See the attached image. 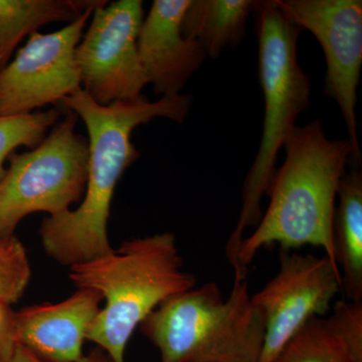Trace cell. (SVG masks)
I'll use <instances>...</instances> for the list:
<instances>
[{
    "label": "cell",
    "mask_w": 362,
    "mask_h": 362,
    "mask_svg": "<svg viewBox=\"0 0 362 362\" xmlns=\"http://www.w3.org/2000/svg\"><path fill=\"white\" fill-rule=\"evenodd\" d=\"M13 312L9 306L0 304V362H9L16 350Z\"/></svg>",
    "instance_id": "20"
},
{
    "label": "cell",
    "mask_w": 362,
    "mask_h": 362,
    "mask_svg": "<svg viewBox=\"0 0 362 362\" xmlns=\"http://www.w3.org/2000/svg\"><path fill=\"white\" fill-rule=\"evenodd\" d=\"M30 261L25 247L13 235H0V304L16 303L30 283Z\"/></svg>",
    "instance_id": "18"
},
{
    "label": "cell",
    "mask_w": 362,
    "mask_h": 362,
    "mask_svg": "<svg viewBox=\"0 0 362 362\" xmlns=\"http://www.w3.org/2000/svg\"><path fill=\"white\" fill-rule=\"evenodd\" d=\"M9 362H47L42 361L39 356H35L32 351L25 349L23 345H16L13 356Z\"/></svg>",
    "instance_id": "21"
},
{
    "label": "cell",
    "mask_w": 362,
    "mask_h": 362,
    "mask_svg": "<svg viewBox=\"0 0 362 362\" xmlns=\"http://www.w3.org/2000/svg\"><path fill=\"white\" fill-rule=\"evenodd\" d=\"M77 120L68 110L35 148L11 156L0 181V235H13L28 214L45 211L59 216L80 201L87 185L89 141L76 133Z\"/></svg>",
    "instance_id": "6"
},
{
    "label": "cell",
    "mask_w": 362,
    "mask_h": 362,
    "mask_svg": "<svg viewBox=\"0 0 362 362\" xmlns=\"http://www.w3.org/2000/svg\"><path fill=\"white\" fill-rule=\"evenodd\" d=\"M259 1L252 0H192L181 23L185 37L197 40L207 57L218 58L228 47L244 39L247 20Z\"/></svg>",
    "instance_id": "14"
},
{
    "label": "cell",
    "mask_w": 362,
    "mask_h": 362,
    "mask_svg": "<svg viewBox=\"0 0 362 362\" xmlns=\"http://www.w3.org/2000/svg\"><path fill=\"white\" fill-rule=\"evenodd\" d=\"M1 194H2L1 185H0V201H1Z\"/></svg>",
    "instance_id": "23"
},
{
    "label": "cell",
    "mask_w": 362,
    "mask_h": 362,
    "mask_svg": "<svg viewBox=\"0 0 362 362\" xmlns=\"http://www.w3.org/2000/svg\"><path fill=\"white\" fill-rule=\"evenodd\" d=\"M93 13L85 11L58 32L30 33L16 58L0 70V116L26 115L81 89L75 52Z\"/></svg>",
    "instance_id": "10"
},
{
    "label": "cell",
    "mask_w": 362,
    "mask_h": 362,
    "mask_svg": "<svg viewBox=\"0 0 362 362\" xmlns=\"http://www.w3.org/2000/svg\"><path fill=\"white\" fill-rule=\"evenodd\" d=\"M259 42V83L265 98L261 144L243 189L237 226L226 247L233 270L245 230L261 221V202L275 176L276 161L300 114L310 106L311 81L297 58L301 28L288 18L276 0L259 1L256 11Z\"/></svg>",
    "instance_id": "4"
},
{
    "label": "cell",
    "mask_w": 362,
    "mask_h": 362,
    "mask_svg": "<svg viewBox=\"0 0 362 362\" xmlns=\"http://www.w3.org/2000/svg\"><path fill=\"white\" fill-rule=\"evenodd\" d=\"M103 297L78 289L65 301L35 305L13 314L18 344L47 362H80L88 328Z\"/></svg>",
    "instance_id": "12"
},
{
    "label": "cell",
    "mask_w": 362,
    "mask_h": 362,
    "mask_svg": "<svg viewBox=\"0 0 362 362\" xmlns=\"http://www.w3.org/2000/svg\"><path fill=\"white\" fill-rule=\"evenodd\" d=\"M59 115V110L51 109L26 115L0 116V181L6 176L7 157L20 146L35 148L49 128L58 123Z\"/></svg>",
    "instance_id": "17"
},
{
    "label": "cell",
    "mask_w": 362,
    "mask_h": 362,
    "mask_svg": "<svg viewBox=\"0 0 362 362\" xmlns=\"http://www.w3.org/2000/svg\"><path fill=\"white\" fill-rule=\"evenodd\" d=\"M271 362H362L330 317H314L297 331Z\"/></svg>",
    "instance_id": "16"
},
{
    "label": "cell",
    "mask_w": 362,
    "mask_h": 362,
    "mask_svg": "<svg viewBox=\"0 0 362 362\" xmlns=\"http://www.w3.org/2000/svg\"><path fill=\"white\" fill-rule=\"evenodd\" d=\"M80 362H112L110 357L107 356L106 352L99 347L93 349L89 354H84Z\"/></svg>",
    "instance_id": "22"
},
{
    "label": "cell",
    "mask_w": 362,
    "mask_h": 362,
    "mask_svg": "<svg viewBox=\"0 0 362 362\" xmlns=\"http://www.w3.org/2000/svg\"><path fill=\"white\" fill-rule=\"evenodd\" d=\"M100 0H0V70L26 35L54 21L73 23L85 11L106 6Z\"/></svg>",
    "instance_id": "15"
},
{
    "label": "cell",
    "mask_w": 362,
    "mask_h": 362,
    "mask_svg": "<svg viewBox=\"0 0 362 362\" xmlns=\"http://www.w3.org/2000/svg\"><path fill=\"white\" fill-rule=\"evenodd\" d=\"M140 329L161 362H259L265 320L244 279L233 281L226 299L214 282L173 295Z\"/></svg>",
    "instance_id": "5"
},
{
    "label": "cell",
    "mask_w": 362,
    "mask_h": 362,
    "mask_svg": "<svg viewBox=\"0 0 362 362\" xmlns=\"http://www.w3.org/2000/svg\"><path fill=\"white\" fill-rule=\"evenodd\" d=\"M286 158L268 194L270 204L250 237L243 240L235 280L247 279V266L264 247L281 250L307 245L321 247L332 263L335 201L342 176L351 162L358 165L349 140L326 137L320 121L296 126L284 143Z\"/></svg>",
    "instance_id": "2"
},
{
    "label": "cell",
    "mask_w": 362,
    "mask_h": 362,
    "mask_svg": "<svg viewBox=\"0 0 362 362\" xmlns=\"http://www.w3.org/2000/svg\"><path fill=\"white\" fill-rule=\"evenodd\" d=\"M330 318L358 361H362V303L338 301Z\"/></svg>",
    "instance_id": "19"
},
{
    "label": "cell",
    "mask_w": 362,
    "mask_h": 362,
    "mask_svg": "<svg viewBox=\"0 0 362 362\" xmlns=\"http://www.w3.org/2000/svg\"><path fill=\"white\" fill-rule=\"evenodd\" d=\"M62 102L68 110L80 116L87 127V185L82 204L75 211L45 218L40 237L51 258L71 267L113 251L108 237L112 199L121 176L140 156L131 142L133 130L156 118L182 123L192 108V99L180 94L150 102L142 96L101 106L80 89Z\"/></svg>",
    "instance_id": "1"
},
{
    "label": "cell",
    "mask_w": 362,
    "mask_h": 362,
    "mask_svg": "<svg viewBox=\"0 0 362 362\" xmlns=\"http://www.w3.org/2000/svg\"><path fill=\"white\" fill-rule=\"evenodd\" d=\"M182 267L170 233L127 240L117 251L71 266V282L78 289L100 293L106 301L86 339L106 352L112 362H125L126 347L136 328L162 302L194 288V276Z\"/></svg>",
    "instance_id": "3"
},
{
    "label": "cell",
    "mask_w": 362,
    "mask_h": 362,
    "mask_svg": "<svg viewBox=\"0 0 362 362\" xmlns=\"http://www.w3.org/2000/svg\"><path fill=\"white\" fill-rule=\"evenodd\" d=\"M286 16L318 40L325 56V93L339 106L361 163L357 89L362 66L361 0H276Z\"/></svg>",
    "instance_id": "8"
},
{
    "label": "cell",
    "mask_w": 362,
    "mask_h": 362,
    "mask_svg": "<svg viewBox=\"0 0 362 362\" xmlns=\"http://www.w3.org/2000/svg\"><path fill=\"white\" fill-rule=\"evenodd\" d=\"M333 223L335 259L347 301L362 303V175L354 169L340 180Z\"/></svg>",
    "instance_id": "13"
},
{
    "label": "cell",
    "mask_w": 362,
    "mask_h": 362,
    "mask_svg": "<svg viewBox=\"0 0 362 362\" xmlns=\"http://www.w3.org/2000/svg\"><path fill=\"white\" fill-rule=\"evenodd\" d=\"M141 0H120L99 7L75 59L81 89L101 106L142 97L147 80L138 58L137 40L143 23Z\"/></svg>",
    "instance_id": "7"
},
{
    "label": "cell",
    "mask_w": 362,
    "mask_h": 362,
    "mask_svg": "<svg viewBox=\"0 0 362 362\" xmlns=\"http://www.w3.org/2000/svg\"><path fill=\"white\" fill-rule=\"evenodd\" d=\"M341 290L339 268L327 257L281 250L277 275L252 296L265 320L259 362L273 361L302 326L325 315Z\"/></svg>",
    "instance_id": "9"
},
{
    "label": "cell",
    "mask_w": 362,
    "mask_h": 362,
    "mask_svg": "<svg viewBox=\"0 0 362 362\" xmlns=\"http://www.w3.org/2000/svg\"><path fill=\"white\" fill-rule=\"evenodd\" d=\"M192 0H156L143 21L137 40L138 58L156 95H180L207 58L197 40L187 39L181 23Z\"/></svg>",
    "instance_id": "11"
}]
</instances>
